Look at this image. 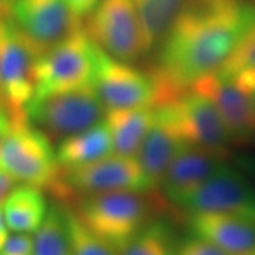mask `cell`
I'll use <instances>...</instances> for the list:
<instances>
[{
    "label": "cell",
    "mask_w": 255,
    "mask_h": 255,
    "mask_svg": "<svg viewBox=\"0 0 255 255\" xmlns=\"http://www.w3.org/2000/svg\"><path fill=\"white\" fill-rule=\"evenodd\" d=\"M255 26V4L246 0H194L159 44L152 64L174 92L219 73Z\"/></svg>",
    "instance_id": "cell-1"
},
{
    "label": "cell",
    "mask_w": 255,
    "mask_h": 255,
    "mask_svg": "<svg viewBox=\"0 0 255 255\" xmlns=\"http://www.w3.org/2000/svg\"><path fill=\"white\" fill-rule=\"evenodd\" d=\"M155 190H118L77 197L70 206L75 216L117 250L137 234L170 204Z\"/></svg>",
    "instance_id": "cell-2"
},
{
    "label": "cell",
    "mask_w": 255,
    "mask_h": 255,
    "mask_svg": "<svg viewBox=\"0 0 255 255\" xmlns=\"http://www.w3.org/2000/svg\"><path fill=\"white\" fill-rule=\"evenodd\" d=\"M118 190H155L136 157L112 153L78 167H61L48 191L61 204H71L80 196Z\"/></svg>",
    "instance_id": "cell-3"
},
{
    "label": "cell",
    "mask_w": 255,
    "mask_h": 255,
    "mask_svg": "<svg viewBox=\"0 0 255 255\" xmlns=\"http://www.w3.org/2000/svg\"><path fill=\"white\" fill-rule=\"evenodd\" d=\"M41 50L14 20H0V102L16 122L27 119L26 107L36 94V65Z\"/></svg>",
    "instance_id": "cell-4"
},
{
    "label": "cell",
    "mask_w": 255,
    "mask_h": 255,
    "mask_svg": "<svg viewBox=\"0 0 255 255\" xmlns=\"http://www.w3.org/2000/svg\"><path fill=\"white\" fill-rule=\"evenodd\" d=\"M107 108L94 85L33 97L27 119L51 140H63L101 122Z\"/></svg>",
    "instance_id": "cell-5"
},
{
    "label": "cell",
    "mask_w": 255,
    "mask_h": 255,
    "mask_svg": "<svg viewBox=\"0 0 255 255\" xmlns=\"http://www.w3.org/2000/svg\"><path fill=\"white\" fill-rule=\"evenodd\" d=\"M0 167L16 182L50 190L60 174L51 139L28 119L14 125L0 145Z\"/></svg>",
    "instance_id": "cell-6"
},
{
    "label": "cell",
    "mask_w": 255,
    "mask_h": 255,
    "mask_svg": "<svg viewBox=\"0 0 255 255\" xmlns=\"http://www.w3.org/2000/svg\"><path fill=\"white\" fill-rule=\"evenodd\" d=\"M97 44L82 27L41 53L36 65V94L46 95L94 85Z\"/></svg>",
    "instance_id": "cell-7"
},
{
    "label": "cell",
    "mask_w": 255,
    "mask_h": 255,
    "mask_svg": "<svg viewBox=\"0 0 255 255\" xmlns=\"http://www.w3.org/2000/svg\"><path fill=\"white\" fill-rule=\"evenodd\" d=\"M84 30L101 50L121 61L133 63L147 53L133 0H100L87 16Z\"/></svg>",
    "instance_id": "cell-8"
},
{
    "label": "cell",
    "mask_w": 255,
    "mask_h": 255,
    "mask_svg": "<svg viewBox=\"0 0 255 255\" xmlns=\"http://www.w3.org/2000/svg\"><path fill=\"white\" fill-rule=\"evenodd\" d=\"M94 88L110 110L156 108L157 85L152 71H146L108 55L97 46Z\"/></svg>",
    "instance_id": "cell-9"
},
{
    "label": "cell",
    "mask_w": 255,
    "mask_h": 255,
    "mask_svg": "<svg viewBox=\"0 0 255 255\" xmlns=\"http://www.w3.org/2000/svg\"><path fill=\"white\" fill-rule=\"evenodd\" d=\"M189 213H221L255 221V190L246 177L228 164L201 183L177 206Z\"/></svg>",
    "instance_id": "cell-10"
},
{
    "label": "cell",
    "mask_w": 255,
    "mask_h": 255,
    "mask_svg": "<svg viewBox=\"0 0 255 255\" xmlns=\"http://www.w3.org/2000/svg\"><path fill=\"white\" fill-rule=\"evenodd\" d=\"M11 18L41 53L82 27L65 0H11Z\"/></svg>",
    "instance_id": "cell-11"
},
{
    "label": "cell",
    "mask_w": 255,
    "mask_h": 255,
    "mask_svg": "<svg viewBox=\"0 0 255 255\" xmlns=\"http://www.w3.org/2000/svg\"><path fill=\"white\" fill-rule=\"evenodd\" d=\"M187 145H194L230 156L233 136L214 104L204 95L189 90L169 105Z\"/></svg>",
    "instance_id": "cell-12"
},
{
    "label": "cell",
    "mask_w": 255,
    "mask_h": 255,
    "mask_svg": "<svg viewBox=\"0 0 255 255\" xmlns=\"http://www.w3.org/2000/svg\"><path fill=\"white\" fill-rule=\"evenodd\" d=\"M190 90L214 104L234 142H244L254 136L255 101L231 78L213 74L199 80Z\"/></svg>",
    "instance_id": "cell-13"
},
{
    "label": "cell",
    "mask_w": 255,
    "mask_h": 255,
    "mask_svg": "<svg viewBox=\"0 0 255 255\" xmlns=\"http://www.w3.org/2000/svg\"><path fill=\"white\" fill-rule=\"evenodd\" d=\"M227 156L200 146L186 145L167 167L159 189L164 199L176 207L221 166L227 164Z\"/></svg>",
    "instance_id": "cell-14"
},
{
    "label": "cell",
    "mask_w": 255,
    "mask_h": 255,
    "mask_svg": "<svg viewBox=\"0 0 255 255\" xmlns=\"http://www.w3.org/2000/svg\"><path fill=\"white\" fill-rule=\"evenodd\" d=\"M187 145L169 105L156 108V118L143 139L136 159L152 189H159L167 167Z\"/></svg>",
    "instance_id": "cell-15"
},
{
    "label": "cell",
    "mask_w": 255,
    "mask_h": 255,
    "mask_svg": "<svg viewBox=\"0 0 255 255\" xmlns=\"http://www.w3.org/2000/svg\"><path fill=\"white\" fill-rule=\"evenodd\" d=\"M190 233L210 241L230 255L255 253V221L243 216L221 213H189Z\"/></svg>",
    "instance_id": "cell-16"
},
{
    "label": "cell",
    "mask_w": 255,
    "mask_h": 255,
    "mask_svg": "<svg viewBox=\"0 0 255 255\" xmlns=\"http://www.w3.org/2000/svg\"><path fill=\"white\" fill-rule=\"evenodd\" d=\"M156 118V108L110 110L105 114V124L112 139V153L136 157L143 139Z\"/></svg>",
    "instance_id": "cell-17"
},
{
    "label": "cell",
    "mask_w": 255,
    "mask_h": 255,
    "mask_svg": "<svg viewBox=\"0 0 255 255\" xmlns=\"http://www.w3.org/2000/svg\"><path fill=\"white\" fill-rule=\"evenodd\" d=\"M112 153V139L105 121L60 140L55 150L60 167L70 169L97 162Z\"/></svg>",
    "instance_id": "cell-18"
},
{
    "label": "cell",
    "mask_w": 255,
    "mask_h": 255,
    "mask_svg": "<svg viewBox=\"0 0 255 255\" xmlns=\"http://www.w3.org/2000/svg\"><path fill=\"white\" fill-rule=\"evenodd\" d=\"M7 228L14 233H36L48 211L41 189L21 184L14 187L1 204Z\"/></svg>",
    "instance_id": "cell-19"
},
{
    "label": "cell",
    "mask_w": 255,
    "mask_h": 255,
    "mask_svg": "<svg viewBox=\"0 0 255 255\" xmlns=\"http://www.w3.org/2000/svg\"><path fill=\"white\" fill-rule=\"evenodd\" d=\"M194 0H133L145 34L146 51L159 47L174 21Z\"/></svg>",
    "instance_id": "cell-20"
},
{
    "label": "cell",
    "mask_w": 255,
    "mask_h": 255,
    "mask_svg": "<svg viewBox=\"0 0 255 255\" xmlns=\"http://www.w3.org/2000/svg\"><path fill=\"white\" fill-rule=\"evenodd\" d=\"M31 255H73L64 204H53L48 207L46 217L33 237Z\"/></svg>",
    "instance_id": "cell-21"
},
{
    "label": "cell",
    "mask_w": 255,
    "mask_h": 255,
    "mask_svg": "<svg viewBox=\"0 0 255 255\" xmlns=\"http://www.w3.org/2000/svg\"><path fill=\"white\" fill-rule=\"evenodd\" d=\"M176 236L166 220L153 219L118 250L119 255H176Z\"/></svg>",
    "instance_id": "cell-22"
},
{
    "label": "cell",
    "mask_w": 255,
    "mask_h": 255,
    "mask_svg": "<svg viewBox=\"0 0 255 255\" xmlns=\"http://www.w3.org/2000/svg\"><path fill=\"white\" fill-rule=\"evenodd\" d=\"M65 210H67L73 255H119L118 250L114 246H111L108 241L102 240L95 233H92L91 230L75 216V213L70 206H65Z\"/></svg>",
    "instance_id": "cell-23"
},
{
    "label": "cell",
    "mask_w": 255,
    "mask_h": 255,
    "mask_svg": "<svg viewBox=\"0 0 255 255\" xmlns=\"http://www.w3.org/2000/svg\"><path fill=\"white\" fill-rule=\"evenodd\" d=\"M244 71H255V26L247 33L227 63L216 74L223 77H233Z\"/></svg>",
    "instance_id": "cell-24"
},
{
    "label": "cell",
    "mask_w": 255,
    "mask_h": 255,
    "mask_svg": "<svg viewBox=\"0 0 255 255\" xmlns=\"http://www.w3.org/2000/svg\"><path fill=\"white\" fill-rule=\"evenodd\" d=\"M176 255H230L210 241L190 233L177 243Z\"/></svg>",
    "instance_id": "cell-25"
},
{
    "label": "cell",
    "mask_w": 255,
    "mask_h": 255,
    "mask_svg": "<svg viewBox=\"0 0 255 255\" xmlns=\"http://www.w3.org/2000/svg\"><path fill=\"white\" fill-rule=\"evenodd\" d=\"M33 237L26 233H17L6 240L0 250V255H31Z\"/></svg>",
    "instance_id": "cell-26"
},
{
    "label": "cell",
    "mask_w": 255,
    "mask_h": 255,
    "mask_svg": "<svg viewBox=\"0 0 255 255\" xmlns=\"http://www.w3.org/2000/svg\"><path fill=\"white\" fill-rule=\"evenodd\" d=\"M65 1L70 6V9L81 18L87 17L100 3V0H65Z\"/></svg>",
    "instance_id": "cell-27"
},
{
    "label": "cell",
    "mask_w": 255,
    "mask_h": 255,
    "mask_svg": "<svg viewBox=\"0 0 255 255\" xmlns=\"http://www.w3.org/2000/svg\"><path fill=\"white\" fill-rule=\"evenodd\" d=\"M14 122H16V119L11 115V112L0 102V145L4 140V137L9 135Z\"/></svg>",
    "instance_id": "cell-28"
},
{
    "label": "cell",
    "mask_w": 255,
    "mask_h": 255,
    "mask_svg": "<svg viewBox=\"0 0 255 255\" xmlns=\"http://www.w3.org/2000/svg\"><path fill=\"white\" fill-rule=\"evenodd\" d=\"M16 180L10 176L6 170L0 167V206L4 203L9 193L16 187Z\"/></svg>",
    "instance_id": "cell-29"
},
{
    "label": "cell",
    "mask_w": 255,
    "mask_h": 255,
    "mask_svg": "<svg viewBox=\"0 0 255 255\" xmlns=\"http://www.w3.org/2000/svg\"><path fill=\"white\" fill-rule=\"evenodd\" d=\"M9 238V233H7V224L4 221V216H3V209L0 206V250L4 246L6 240Z\"/></svg>",
    "instance_id": "cell-30"
},
{
    "label": "cell",
    "mask_w": 255,
    "mask_h": 255,
    "mask_svg": "<svg viewBox=\"0 0 255 255\" xmlns=\"http://www.w3.org/2000/svg\"><path fill=\"white\" fill-rule=\"evenodd\" d=\"M11 16V0H0V20Z\"/></svg>",
    "instance_id": "cell-31"
},
{
    "label": "cell",
    "mask_w": 255,
    "mask_h": 255,
    "mask_svg": "<svg viewBox=\"0 0 255 255\" xmlns=\"http://www.w3.org/2000/svg\"><path fill=\"white\" fill-rule=\"evenodd\" d=\"M253 98H254V101H255V90H254V92H253Z\"/></svg>",
    "instance_id": "cell-32"
},
{
    "label": "cell",
    "mask_w": 255,
    "mask_h": 255,
    "mask_svg": "<svg viewBox=\"0 0 255 255\" xmlns=\"http://www.w3.org/2000/svg\"><path fill=\"white\" fill-rule=\"evenodd\" d=\"M253 137H254V139H255V133H254V136H253Z\"/></svg>",
    "instance_id": "cell-33"
},
{
    "label": "cell",
    "mask_w": 255,
    "mask_h": 255,
    "mask_svg": "<svg viewBox=\"0 0 255 255\" xmlns=\"http://www.w3.org/2000/svg\"><path fill=\"white\" fill-rule=\"evenodd\" d=\"M251 255H255V253H254V254H251Z\"/></svg>",
    "instance_id": "cell-34"
}]
</instances>
